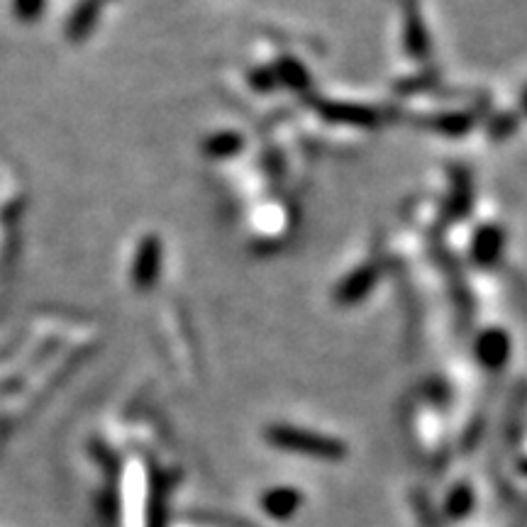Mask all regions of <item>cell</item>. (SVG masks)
Segmentation results:
<instances>
[{"label": "cell", "mask_w": 527, "mask_h": 527, "mask_svg": "<svg viewBox=\"0 0 527 527\" xmlns=\"http://www.w3.org/2000/svg\"><path fill=\"white\" fill-rule=\"evenodd\" d=\"M266 440H269L274 447L284 449V452L325 459V462H337V459H342L347 454L345 442L291 425L269 427V430H266Z\"/></svg>", "instance_id": "obj_1"}, {"label": "cell", "mask_w": 527, "mask_h": 527, "mask_svg": "<svg viewBox=\"0 0 527 527\" xmlns=\"http://www.w3.org/2000/svg\"><path fill=\"white\" fill-rule=\"evenodd\" d=\"M476 357L486 369H503L510 359V337L503 330H486L476 340Z\"/></svg>", "instance_id": "obj_2"}, {"label": "cell", "mask_w": 527, "mask_h": 527, "mask_svg": "<svg viewBox=\"0 0 527 527\" xmlns=\"http://www.w3.org/2000/svg\"><path fill=\"white\" fill-rule=\"evenodd\" d=\"M503 244H506V235L501 227L484 225L476 230L474 242H471V257L479 266H493L501 259Z\"/></svg>", "instance_id": "obj_3"}, {"label": "cell", "mask_w": 527, "mask_h": 527, "mask_svg": "<svg viewBox=\"0 0 527 527\" xmlns=\"http://www.w3.org/2000/svg\"><path fill=\"white\" fill-rule=\"evenodd\" d=\"M159 266H162V244L154 237H147L140 244V252L135 259V284L140 288L154 286V281L159 279Z\"/></svg>", "instance_id": "obj_4"}, {"label": "cell", "mask_w": 527, "mask_h": 527, "mask_svg": "<svg viewBox=\"0 0 527 527\" xmlns=\"http://www.w3.org/2000/svg\"><path fill=\"white\" fill-rule=\"evenodd\" d=\"M301 503H303L301 491H296V488L291 486L271 488V491H266L262 496L264 513L274 520L293 518V515L298 513V508H301Z\"/></svg>", "instance_id": "obj_5"}, {"label": "cell", "mask_w": 527, "mask_h": 527, "mask_svg": "<svg viewBox=\"0 0 527 527\" xmlns=\"http://www.w3.org/2000/svg\"><path fill=\"white\" fill-rule=\"evenodd\" d=\"M403 18H406V22H403L406 49L410 54H415V57H425L427 49H430V40H427V30L423 15H420L418 0H406L403 3Z\"/></svg>", "instance_id": "obj_6"}, {"label": "cell", "mask_w": 527, "mask_h": 527, "mask_svg": "<svg viewBox=\"0 0 527 527\" xmlns=\"http://www.w3.org/2000/svg\"><path fill=\"white\" fill-rule=\"evenodd\" d=\"M376 279H379L376 269H369V266H364V269H359L357 274L349 276L345 284L340 286V291H337V298H340L342 303L362 301L366 293H369L371 288H374Z\"/></svg>", "instance_id": "obj_7"}, {"label": "cell", "mask_w": 527, "mask_h": 527, "mask_svg": "<svg viewBox=\"0 0 527 527\" xmlns=\"http://www.w3.org/2000/svg\"><path fill=\"white\" fill-rule=\"evenodd\" d=\"M98 13H101V0H83L79 8L74 10V15H71L69 35L74 37V40H81L83 35H88L91 27L96 25Z\"/></svg>", "instance_id": "obj_8"}, {"label": "cell", "mask_w": 527, "mask_h": 527, "mask_svg": "<svg viewBox=\"0 0 527 527\" xmlns=\"http://www.w3.org/2000/svg\"><path fill=\"white\" fill-rule=\"evenodd\" d=\"M471 508H474V491H471V486L467 484H459L447 496V503H445L447 515L452 520H462L471 513Z\"/></svg>", "instance_id": "obj_9"}, {"label": "cell", "mask_w": 527, "mask_h": 527, "mask_svg": "<svg viewBox=\"0 0 527 527\" xmlns=\"http://www.w3.org/2000/svg\"><path fill=\"white\" fill-rule=\"evenodd\" d=\"M323 113L327 120H342L352 125H374L376 120L371 110L359 108V105H330V108H323Z\"/></svg>", "instance_id": "obj_10"}, {"label": "cell", "mask_w": 527, "mask_h": 527, "mask_svg": "<svg viewBox=\"0 0 527 527\" xmlns=\"http://www.w3.org/2000/svg\"><path fill=\"white\" fill-rule=\"evenodd\" d=\"M240 147H242L240 135L225 132V135L210 137L208 144H205V152H208L210 157H230V154H235Z\"/></svg>", "instance_id": "obj_11"}, {"label": "cell", "mask_w": 527, "mask_h": 527, "mask_svg": "<svg viewBox=\"0 0 527 527\" xmlns=\"http://www.w3.org/2000/svg\"><path fill=\"white\" fill-rule=\"evenodd\" d=\"M471 208V181L467 174H462L459 171L457 176H454V198H452V213L462 215L464 210Z\"/></svg>", "instance_id": "obj_12"}, {"label": "cell", "mask_w": 527, "mask_h": 527, "mask_svg": "<svg viewBox=\"0 0 527 527\" xmlns=\"http://www.w3.org/2000/svg\"><path fill=\"white\" fill-rule=\"evenodd\" d=\"M44 5L47 0H13V10L20 20L32 22L35 18H40L44 13Z\"/></svg>", "instance_id": "obj_13"}, {"label": "cell", "mask_w": 527, "mask_h": 527, "mask_svg": "<svg viewBox=\"0 0 527 527\" xmlns=\"http://www.w3.org/2000/svg\"><path fill=\"white\" fill-rule=\"evenodd\" d=\"M279 79H284L286 83H291V86L301 88V86H305V79H308V76H305V71H303L301 64H296V61L286 59V61H281V64H279Z\"/></svg>", "instance_id": "obj_14"}, {"label": "cell", "mask_w": 527, "mask_h": 527, "mask_svg": "<svg viewBox=\"0 0 527 527\" xmlns=\"http://www.w3.org/2000/svg\"><path fill=\"white\" fill-rule=\"evenodd\" d=\"M520 471H523V474H527V459H525V462H520Z\"/></svg>", "instance_id": "obj_15"}, {"label": "cell", "mask_w": 527, "mask_h": 527, "mask_svg": "<svg viewBox=\"0 0 527 527\" xmlns=\"http://www.w3.org/2000/svg\"><path fill=\"white\" fill-rule=\"evenodd\" d=\"M523 105H525V110H527V91L523 93Z\"/></svg>", "instance_id": "obj_16"}]
</instances>
